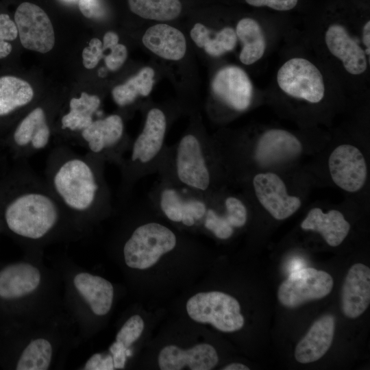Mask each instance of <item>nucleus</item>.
<instances>
[{
	"label": "nucleus",
	"mask_w": 370,
	"mask_h": 370,
	"mask_svg": "<svg viewBox=\"0 0 370 370\" xmlns=\"http://www.w3.org/2000/svg\"><path fill=\"white\" fill-rule=\"evenodd\" d=\"M68 217L44 177L27 160H10L1 169L0 228L21 239L40 241Z\"/></svg>",
	"instance_id": "f257e3e1"
},
{
	"label": "nucleus",
	"mask_w": 370,
	"mask_h": 370,
	"mask_svg": "<svg viewBox=\"0 0 370 370\" xmlns=\"http://www.w3.org/2000/svg\"><path fill=\"white\" fill-rule=\"evenodd\" d=\"M105 164L102 159L88 152L79 153L70 145H53L43 177L69 217L91 218L111 209Z\"/></svg>",
	"instance_id": "f03ea898"
},
{
	"label": "nucleus",
	"mask_w": 370,
	"mask_h": 370,
	"mask_svg": "<svg viewBox=\"0 0 370 370\" xmlns=\"http://www.w3.org/2000/svg\"><path fill=\"white\" fill-rule=\"evenodd\" d=\"M221 162L208 138L196 128L167 145L157 173L160 180L203 194L219 192L217 171Z\"/></svg>",
	"instance_id": "7ed1b4c3"
},
{
	"label": "nucleus",
	"mask_w": 370,
	"mask_h": 370,
	"mask_svg": "<svg viewBox=\"0 0 370 370\" xmlns=\"http://www.w3.org/2000/svg\"><path fill=\"white\" fill-rule=\"evenodd\" d=\"M168 118L158 107L146 113L143 127L131 142L130 148L119 166L121 172L120 196L126 199L134 185L144 177L157 173L166 147Z\"/></svg>",
	"instance_id": "20e7f679"
},
{
	"label": "nucleus",
	"mask_w": 370,
	"mask_h": 370,
	"mask_svg": "<svg viewBox=\"0 0 370 370\" xmlns=\"http://www.w3.org/2000/svg\"><path fill=\"white\" fill-rule=\"evenodd\" d=\"M48 113L41 106L33 108L0 138V147L9 160H27L51 146L53 130Z\"/></svg>",
	"instance_id": "39448f33"
},
{
	"label": "nucleus",
	"mask_w": 370,
	"mask_h": 370,
	"mask_svg": "<svg viewBox=\"0 0 370 370\" xmlns=\"http://www.w3.org/2000/svg\"><path fill=\"white\" fill-rule=\"evenodd\" d=\"M177 245V235L171 228L158 221H148L136 226L125 242L124 260L130 268L146 269Z\"/></svg>",
	"instance_id": "423d86ee"
},
{
	"label": "nucleus",
	"mask_w": 370,
	"mask_h": 370,
	"mask_svg": "<svg viewBox=\"0 0 370 370\" xmlns=\"http://www.w3.org/2000/svg\"><path fill=\"white\" fill-rule=\"evenodd\" d=\"M123 118L117 114L95 119L83 130L75 144L106 163L119 166L131 144Z\"/></svg>",
	"instance_id": "0eeeda50"
},
{
	"label": "nucleus",
	"mask_w": 370,
	"mask_h": 370,
	"mask_svg": "<svg viewBox=\"0 0 370 370\" xmlns=\"http://www.w3.org/2000/svg\"><path fill=\"white\" fill-rule=\"evenodd\" d=\"M186 311L193 320L210 323L221 332L238 331L244 325L238 301L223 292L210 291L193 295L186 303Z\"/></svg>",
	"instance_id": "6e6552de"
},
{
	"label": "nucleus",
	"mask_w": 370,
	"mask_h": 370,
	"mask_svg": "<svg viewBox=\"0 0 370 370\" xmlns=\"http://www.w3.org/2000/svg\"><path fill=\"white\" fill-rule=\"evenodd\" d=\"M277 83L287 95L311 103L320 102L325 95V84L319 69L304 58H293L278 69Z\"/></svg>",
	"instance_id": "1a4fd4ad"
},
{
	"label": "nucleus",
	"mask_w": 370,
	"mask_h": 370,
	"mask_svg": "<svg viewBox=\"0 0 370 370\" xmlns=\"http://www.w3.org/2000/svg\"><path fill=\"white\" fill-rule=\"evenodd\" d=\"M332 276L314 268H301L291 272L280 285L278 299L284 307L293 308L329 295L333 288Z\"/></svg>",
	"instance_id": "9d476101"
},
{
	"label": "nucleus",
	"mask_w": 370,
	"mask_h": 370,
	"mask_svg": "<svg viewBox=\"0 0 370 370\" xmlns=\"http://www.w3.org/2000/svg\"><path fill=\"white\" fill-rule=\"evenodd\" d=\"M18 36L22 46L40 53L51 51L55 45V34L47 13L38 5L23 2L14 14Z\"/></svg>",
	"instance_id": "9b49d317"
},
{
	"label": "nucleus",
	"mask_w": 370,
	"mask_h": 370,
	"mask_svg": "<svg viewBox=\"0 0 370 370\" xmlns=\"http://www.w3.org/2000/svg\"><path fill=\"white\" fill-rule=\"evenodd\" d=\"M328 166L333 182L345 191L356 192L366 182V160L360 150L354 145L343 144L336 147L329 157Z\"/></svg>",
	"instance_id": "f8f14e48"
},
{
	"label": "nucleus",
	"mask_w": 370,
	"mask_h": 370,
	"mask_svg": "<svg viewBox=\"0 0 370 370\" xmlns=\"http://www.w3.org/2000/svg\"><path fill=\"white\" fill-rule=\"evenodd\" d=\"M256 198L275 219L283 220L293 214L301 206V200L288 195L286 185L275 173H260L252 179Z\"/></svg>",
	"instance_id": "ddd939ff"
},
{
	"label": "nucleus",
	"mask_w": 370,
	"mask_h": 370,
	"mask_svg": "<svg viewBox=\"0 0 370 370\" xmlns=\"http://www.w3.org/2000/svg\"><path fill=\"white\" fill-rule=\"evenodd\" d=\"M212 88L216 97L233 110L245 111L251 103L252 83L238 66H227L220 69L212 80Z\"/></svg>",
	"instance_id": "4468645a"
},
{
	"label": "nucleus",
	"mask_w": 370,
	"mask_h": 370,
	"mask_svg": "<svg viewBox=\"0 0 370 370\" xmlns=\"http://www.w3.org/2000/svg\"><path fill=\"white\" fill-rule=\"evenodd\" d=\"M325 42L330 53L342 62L347 72L358 75L366 71L368 62L364 49L345 26L338 23L328 26L325 32Z\"/></svg>",
	"instance_id": "2eb2a0df"
},
{
	"label": "nucleus",
	"mask_w": 370,
	"mask_h": 370,
	"mask_svg": "<svg viewBox=\"0 0 370 370\" xmlns=\"http://www.w3.org/2000/svg\"><path fill=\"white\" fill-rule=\"evenodd\" d=\"M101 103L99 96L86 92H82L78 97H72L68 111L60 119L58 134L62 141L58 144H75L81 132L96 119Z\"/></svg>",
	"instance_id": "dca6fc26"
},
{
	"label": "nucleus",
	"mask_w": 370,
	"mask_h": 370,
	"mask_svg": "<svg viewBox=\"0 0 370 370\" xmlns=\"http://www.w3.org/2000/svg\"><path fill=\"white\" fill-rule=\"evenodd\" d=\"M301 151V143L294 134L282 129H271L258 138L253 156L258 164L267 165L290 160Z\"/></svg>",
	"instance_id": "f3484780"
},
{
	"label": "nucleus",
	"mask_w": 370,
	"mask_h": 370,
	"mask_svg": "<svg viewBox=\"0 0 370 370\" xmlns=\"http://www.w3.org/2000/svg\"><path fill=\"white\" fill-rule=\"evenodd\" d=\"M218 362L216 349L207 343L197 344L187 349L168 345L158 356V365L162 370H180L186 366L191 370H210Z\"/></svg>",
	"instance_id": "a211bd4d"
},
{
	"label": "nucleus",
	"mask_w": 370,
	"mask_h": 370,
	"mask_svg": "<svg viewBox=\"0 0 370 370\" xmlns=\"http://www.w3.org/2000/svg\"><path fill=\"white\" fill-rule=\"evenodd\" d=\"M34 92L25 80L12 75L0 76V138L14 123L15 115L33 101Z\"/></svg>",
	"instance_id": "6ab92c4d"
},
{
	"label": "nucleus",
	"mask_w": 370,
	"mask_h": 370,
	"mask_svg": "<svg viewBox=\"0 0 370 370\" xmlns=\"http://www.w3.org/2000/svg\"><path fill=\"white\" fill-rule=\"evenodd\" d=\"M341 309L345 316L356 319L370 303V269L356 263L349 269L341 288Z\"/></svg>",
	"instance_id": "aec40b11"
},
{
	"label": "nucleus",
	"mask_w": 370,
	"mask_h": 370,
	"mask_svg": "<svg viewBox=\"0 0 370 370\" xmlns=\"http://www.w3.org/2000/svg\"><path fill=\"white\" fill-rule=\"evenodd\" d=\"M335 318L325 314L317 319L295 349L296 360L306 364L318 360L328 351L333 341Z\"/></svg>",
	"instance_id": "412c9836"
},
{
	"label": "nucleus",
	"mask_w": 370,
	"mask_h": 370,
	"mask_svg": "<svg viewBox=\"0 0 370 370\" xmlns=\"http://www.w3.org/2000/svg\"><path fill=\"white\" fill-rule=\"evenodd\" d=\"M41 280L38 268L27 262L9 264L0 269V299L13 301L34 291Z\"/></svg>",
	"instance_id": "4be33fe9"
},
{
	"label": "nucleus",
	"mask_w": 370,
	"mask_h": 370,
	"mask_svg": "<svg viewBox=\"0 0 370 370\" xmlns=\"http://www.w3.org/2000/svg\"><path fill=\"white\" fill-rule=\"evenodd\" d=\"M143 45L151 52L169 60H180L186 51V38L182 32L167 24H157L144 34Z\"/></svg>",
	"instance_id": "5701e85b"
},
{
	"label": "nucleus",
	"mask_w": 370,
	"mask_h": 370,
	"mask_svg": "<svg viewBox=\"0 0 370 370\" xmlns=\"http://www.w3.org/2000/svg\"><path fill=\"white\" fill-rule=\"evenodd\" d=\"M301 227L305 230L319 232L331 247L341 245L350 230V224L340 211L331 210L323 212L319 208L309 211Z\"/></svg>",
	"instance_id": "b1692460"
},
{
	"label": "nucleus",
	"mask_w": 370,
	"mask_h": 370,
	"mask_svg": "<svg viewBox=\"0 0 370 370\" xmlns=\"http://www.w3.org/2000/svg\"><path fill=\"white\" fill-rule=\"evenodd\" d=\"M73 283L94 314L103 316L110 311L114 288L109 281L88 273H79L75 276Z\"/></svg>",
	"instance_id": "393cba45"
},
{
	"label": "nucleus",
	"mask_w": 370,
	"mask_h": 370,
	"mask_svg": "<svg viewBox=\"0 0 370 370\" xmlns=\"http://www.w3.org/2000/svg\"><path fill=\"white\" fill-rule=\"evenodd\" d=\"M236 34L243 43L239 55L240 61L246 65L258 61L264 54L266 40L259 23L254 18L241 19L236 27Z\"/></svg>",
	"instance_id": "a878e982"
},
{
	"label": "nucleus",
	"mask_w": 370,
	"mask_h": 370,
	"mask_svg": "<svg viewBox=\"0 0 370 370\" xmlns=\"http://www.w3.org/2000/svg\"><path fill=\"white\" fill-rule=\"evenodd\" d=\"M153 77L154 71L152 68H143L124 84L112 89L114 101L119 107H126L134 103L138 97L148 96L153 88Z\"/></svg>",
	"instance_id": "bb28decb"
},
{
	"label": "nucleus",
	"mask_w": 370,
	"mask_h": 370,
	"mask_svg": "<svg viewBox=\"0 0 370 370\" xmlns=\"http://www.w3.org/2000/svg\"><path fill=\"white\" fill-rule=\"evenodd\" d=\"M130 10L145 19L171 21L182 12L180 0H127Z\"/></svg>",
	"instance_id": "cd10ccee"
},
{
	"label": "nucleus",
	"mask_w": 370,
	"mask_h": 370,
	"mask_svg": "<svg viewBox=\"0 0 370 370\" xmlns=\"http://www.w3.org/2000/svg\"><path fill=\"white\" fill-rule=\"evenodd\" d=\"M52 346L45 338L32 341L23 350L15 365L16 370H46L52 358Z\"/></svg>",
	"instance_id": "c85d7f7f"
},
{
	"label": "nucleus",
	"mask_w": 370,
	"mask_h": 370,
	"mask_svg": "<svg viewBox=\"0 0 370 370\" xmlns=\"http://www.w3.org/2000/svg\"><path fill=\"white\" fill-rule=\"evenodd\" d=\"M210 30L202 45L205 51L210 56L218 57L234 49L237 42L235 30L230 27H225L211 37Z\"/></svg>",
	"instance_id": "c756f323"
},
{
	"label": "nucleus",
	"mask_w": 370,
	"mask_h": 370,
	"mask_svg": "<svg viewBox=\"0 0 370 370\" xmlns=\"http://www.w3.org/2000/svg\"><path fill=\"white\" fill-rule=\"evenodd\" d=\"M217 194H214L213 202L209 208L204 227L212 232L217 238L225 240L230 238L234 233V227L226 220L223 214H220L216 208Z\"/></svg>",
	"instance_id": "7c9ffc66"
},
{
	"label": "nucleus",
	"mask_w": 370,
	"mask_h": 370,
	"mask_svg": "<svg viewBox=\"0 0 370 370\" xmlns=\"http://www.w3.org/2000/svg\"><path fill=\"white\" fill-rule=\"evenodd\" d=\"M224 216L230 225L236 228L243 227L247 221V209L238 197L228 195L222 200Z\"/></svg>",
	"instance_id": "2f4dec72"
},
{
	"label": "nucleus",
	"mask_w": 370,
	"mask_h": 370,
	"mask_svg": "<svg viewBox=\"0 0 370 370\" xmlns=\"http://www.w3.org/2000/svg\"><path fill=\"white\" fill-rule=\"evenodd\" d=\"M144 321L139 315H134L127 320L116 336V341L128 349L141 335Z\"/></svg>",
	"instance_id": "473e14b6"
},
{
	"label": "nucleus",
	"mask_w": 370,
	"mask_h": 370,
	"mask_svg": "<svg viewBox=\"0 0 370 370\" xmlns=\"http://www.w3.org/2000/svg\"><path fill=\"white\" fill-rule=\"evenodd\" d=\"M104 51L102 42L99 38H92L88 46L82 51V62L84 67L88 69L95 68L99 60L104 58Z\"/></svg>",
	"instance_id": "72a5a7b5"
},
{
	"label": "nucleus",
	"mask_w": 370,
	"mask_h": 370,
	"mask_svg": "<svg viewBox=\"0 0 370 370\" xmlns=\"http://www.w3.org/2000/svg\"><path fill=\"white\" fill-rule=\"evenodd\" d=\"M110 53L104 58V62L109 70L116 71L126 60L127 50L124 45L119 43L110 47Z\"/></svg>",
	"instance_id": "f704fd0d"
},
{
	"label": "nucleus",
	"mask_w": 370,
	"mask_h": 370,
	"mask_svg": "<svg viewBox=\"0 0 370 370\" xmlns=\"http://www.w3.org/2000/svg\"><path fill=\"white\" fill-rule=\"evenodd\" d=\"M254 7H267L277 11H288L296 7L298 0H245Z\"/></svg>",
	"instance_id": "c9c22d12"
},
{
	"label": "nucleus",
	"mask_w": 370,
	"mask_h": 370,
	"mask_svg": "<svg viewBox=\"0 0 370 370\" xmlns=\"http://www.w3.org/2000/svg\"><path fill=\"white\" fill-rule=\"evenodd\" d=\"M84 369L90 370L114 369L112 356L110 354H95L86 362Z\"/></svg>",
	"instance_id": "e433bc0d"
},
{
	"label": "nucleus",
	"mask_w": 370,
	"mask_h": 370,
	"mask_svg": "<svg viewBox=\"0 0 370 370\" xmlns=\"http://www.w3.org/2000/svg\"><path fill=\"white\" fill-rule=\"evenodd\" d=\"M78 5L82 14L88 18L101 15L102 8L99 0H79Z\"/></svg>",
	"instance_id": "4c0bfd02"
},
{
	"label": "nucleus",
	"mask_w": 370,
	"mask_h": 370,
	"mask_svg": "<svg viewBox=\"0 0 370 370\" xmlns=\"http://www.w3.org/2000/svg\"><path fill=\"white\" fill-rule=\"evenodd\" d=\"M126 350L123 345L115 341L110 347L114 369H123L126 360Z\"/></svg>",
	"instance_id": "58836bf2"
},
{
	"label": "nucleus",
	"mask_w": 370,
	"mask_h": 370,
	"mask_svg": "<svg viewBox=\"0 0 370 370\" xmlns=\"http://www.w3.org/2000/svg\"><path fill=\"white\" fill-rule=\"evenodd\" d=\"M362 42L368 58L370 57V21L368 20L362 29Z\"/></svg>",
	"instance_id": "ea45409f"
},
{
	"label": "nucleus",
	"mask_w": 370,
	"mask_h": 370,
	"mask_svg": "<svg viewBox=\"0 0 370 370\" xmlns=\"http://www.w3.org/2000/svg\"><path fill=\"white\" fill-rule=\"evenodd\" d=\"M221 369L222 370H249V368L243 364L234 362V363H231L225 366L224 367L221 368Z\"/></svg>",
	"instance_id": "a19ab883"
},
{
	"label": "nucleus",
	"mask_w": 370,
	"mask_h": 370,
	"mask_svg": "<svg viewBox=\"0 0 370 370\" xmlns=\"http://www.w3.org/2000/svg\"><path fill=\"white\" fill-rule=\"evenodd\" d=\"M9 159L0 147V171L8 164Z\"/></svg>",
	"instance_id": "79ce46f5"
},
{
	"label": "nucleus",
	"mask_w": 370,
	"mask_h": 370,
	"mask_svg": "<svg viewBox=\"0 0 370 370\" xmlns=\"http://www.w3.org/2000/svg\"><path fill=\"white\" fill-rule=\"evenodd\" d=\"M303 265L302 261L299 260H295L294 262H292L289 267L291 273L301 269Z\"/></svg>",
	"instance_id": "37998d69"
}]
</instances>
